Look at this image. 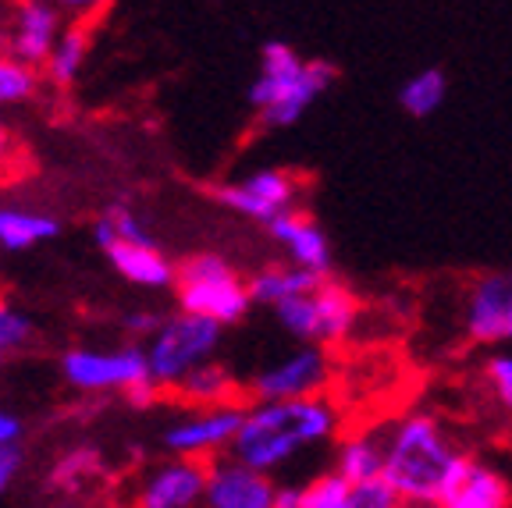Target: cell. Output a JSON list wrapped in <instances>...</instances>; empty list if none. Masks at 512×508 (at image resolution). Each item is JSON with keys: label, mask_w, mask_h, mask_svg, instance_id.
<instances>
[{"label": "cell", "mask_w": 512, "mask_h": 508, "mask_svg": "<svg viewBox=\"0 0 512 508\" xmlns=\"http://www.w3.org/2000/svg\"><path fill=\"white\" fill-rule=\"evenodd\" d=\"M473 455L459 452L434 413H406L384 430V480L406 505H441L466 477Z\"/></svg>", "instance_id": "obj_1"}, {"label": "cell", "mask_w": 512, "mask_h": 508, "mask_svg": "<svg viewBox=\"0 0 512 508\" xmlns=\"http://www.w3.org/2000/svg\"><path fill=\"white\" fill-rule=\"evenodd\" d=\"M342 430V413L328 395L296 398V402H256L246 409V420L232 445V459L260 469L285 466L306 448L328 445Z\"/></svg>", "instance_id": "obj_2"}, {"label": "cell", "mask_w": 512, "mask_h": 508, "mask_svg": "<svg viewBox=\"0 0 512 508\" xmlns=\"http://www.w3.org/2000/svg\"><path fill=\"white\" fill-rule=\"evenodd\" d=\"M175 285L182 313L203 317L217 327L239 324L253 306L249 281H242L232 263L217 253H196L178 263Z\"/></svg>", "instance_id": "obj_3"}, {"label": "cell", "mask_w": 512, "mask_h": 508, "mask_svg": "<svg viewBox=\"0 0 512 508\" xmlns=\"http://www.w3.org/2000/svg\"><path fill=\"white\" fill-rule=\"evenodd\" d=\"M274 317L292 338L324 349V345H335L352 334V327L360 320V299L338 278H324L310 295L278 306Z\"/></svg>", "instance_id": "obj_4"}, {"label": "cell", "mask_w": 512, "mask_h": 508, "mask_svg": "<svg viewBox=\"0 0 512 508\" xmlns=\"http://www.w3.org/2000/svg\"><path fill=\"white\" fill-rule=\"evenodd\" d=\"M217 342H221V327L210 324L192 313H178V317L164 320L160 334L153 338L150 352V377L157 388H175L182 377H189L196 366L210 363Z\"/></svg>", "instance_id": "obj_5"}, {"label": "cell", "mask_w": 512, "mask_h": 508, "mask_svg": "<svg viewBox=\"0 0 512 508\" xmlns=\"http://www.w3.org/2000/svg\"><path fill=\"white\" fill-rule=\"evenodd\" d=\"M61 366H64V377L82 391L125 388L128 398L136 405H150L157 398V384L150 377V359L139 349H121V352L72 349L61 359Z\"/></svg>", "instance_id": "obj_6"}, {"label": "cell", "mask_w": 512, "mask_h": 508, "mask_svg": "<svg viewBox=\"0 0 512 508\" xmlns=\"http://www.w3.org/2000/svg\"><path fill=\"white\" fill-rule=\"evenodd\" d=\"M331 381V356L328 349L303 345L292 356L278 359L274 366L260 370L249 381V398L253 402H296V398L324 395Z\"/></svg>", "instance_id": "obj_7"}, {"label": "cell", "mask_w": 512, "mask_h": 508, "mask_svg": "<svg viewBox=\"0 0 512 508\" xmlns=\"http://www.w3.org/2000/svg\"><path fill=\"white\" fill-rule=\"evenodd\" d=\"M299 192H303V182H299L296 171L267 167V171H256V175L242 178V182L217 185L214 196L221 199L228 210L249 217V221L274 224L281 214L296 210Z\"/></svg>", "instance_id": "obj_8"}, {"label": "cell", "mask_w": 512, "mask_h": 508, "mask_svg": "<svg viewBox=\"0 0 512 508\" xmlns=\"http://www.w3.org/2000/svg\"><path fill=\"white\" fill-rule=\"evenodd\" d=\"M463 327L477 345H512V270L473 278L463 302Z\"/></svg>", "instance_id": "obj_9"}, {"label": "cell", "mask_w": 512, "mask_h": 508, "mask_svg": "<svg viewBox=\"0 0 512 508\" xmlns=\"http://www.w3.org/2000/svg\"><path fill=\"white\" fill-rule=\"evenodd\" d=\"M246 420V409H210V413H192L189 420L175 423L164 434V445L175 459L214 462L221 448H232Z\"/></svg>", "instance_id": "obj_10"}, {"label": "cell", "mask_w": 512, "mask_h": 508, "mask_svg": "<svg viewBox=\"0 0 512 508\" xmlns=\"http://www.w3.org/2000/svg\"><path fill=\"white\" fill-rule=\"evenodd\" d=\"M274 501H278V487L267 473L232 455L210 462L207 494H203L207 508H274Z\"/></svg>", "instance_id": "obj_11"}, {"label": "cell", "mask_w": 512, "mask_h": 508, "mask_svg": "<svg viewBox=\"0 0 512 508\" xmlns=\"http://www.w3.org/2000/svg\"><path fill=\"white\" fill-rule=\"evenodd\" d=\"M210 462L171 459L146 477L136 508H196L207 494Z\"/></svg>", "instance_id": "obj_12"}, {"label": "cell", "mask_w": 512, "mask_h": 508, "mask_svg": "<svg viewBox=\"0 0 512 508\" xmlns=\"http://www.w3.org/2000/svg\"><path fill=\"white\" fill-rule=\"evenodd\" d=\"M164 395H171V402L178 405H189L196 413H210V409H249L246 405L249 388H242L239 377L224 363H214V359L196 366L189 377H182Z\"/></svg>", "instance_id": "obj_13"}, {"label": "cell", "mask_w": 512, "mask_h": 508, "mask_svg": "<svg viewBox=\"0 0 512 508\" xmlns=\"http://www.w3.org/2000/svg\"><path fill=\"white\" fill-rule=\"evenodd\" d=\"M267 228H271L274 242L285 249L292 267L310 270V274H320V278H331V242L306 210H288V214H281Z\"/></svg>", "instance_id": "obj_14"}, {"label": "cell", "mask_w": 512, "mask_h": 508, "mask_svg": "<svg viewBox=\"0 0 512 508\" xmlns=\"http://www.w3.org/2000/svg\"><path fill=\"white\" fill-rule=\"evenodd\" d=\"M61 32V15L50 4L40 0H29V4H18L15 15H11V32H8V50L15 61L22 64H47L50 54L57 47V36Z\"/></svg>", "instance_id": "obj_15"}, {"label": "cell", "mask_w": 512, "mask_h": 508, "mask_svg": "<svg viewBox=\"0 0 512 508\" xmlns=\"http://www.w3.org/2000/svg\"><path fill=\"white\" fill-rule=\"evenodd\" d=\"M306 72V61L281 40L264 43V54H260V75H256L253 89H249V104L264 114L278 104L288 89L296 86L299 75Z\"/></svg>", "instance_id": "obj_16"}, {"label": "cell", "mask_w": 512, "mask_h": 508, "mask_svg": "<svg viewBox=\"0 0 512 508\" xmlns=\"http://www.w3.org/2000/svg\"><path fill=\"white\" fill-rule=\"evenodd\" d=\"M335 79H338V72H335V64H331V61H320V57H317V61H306V72L299 75L296 86L288 89L278 104L271 107V111L260 114V121H264L267 128L296 125V121L303 118V114L310 111L313 104H317L320 96L328 93Z\"/></svg>", "instance_id": "obj_17"}, {"label": "cell", "mask_w": 512, "mask_h": 508, "mask_svg": "<svg viewBox=\"0 0 512 508\" xmlns=\"http://www.w3.org/2000/svg\"><path fill=\"white\" fill-rule=\"evenodd\" d=\"M438 508H512V480L491 462L473 459L459 487Z\"/></svg>", "instance_id": "obj_18"}, {"label": "cell", "mask_w": 512, "mask_h": 508, "mask_svg": "<svg viewBox=\"0 0 512 508\" xmlns=\"http://www.w3.org/2000/svg\"><path fill=\"white\" fill-rule=\"evenodd\" d=\"M335 473L345 477L352 487L370 484L384 477V434L377 430H356L342 437L335 452Z\"/></svg>", "instance_id": "obj_19"}, {"label": "cell", "mask_w": 512, "mask_h": 508, "mask_svg": "<svg viewBox=\"0 0 512 508\" xmlns=\"http://www.w3.org/2000/svg\"><path fill=\"white\" fill-rule=\"evenodd\" d=\"M320 281L324 278L310 274V270H299V267H292V263H274V267L256 270L253 278H249V295H253V302H260V306L278 310L285 302H296V299H303V295H310Z\"/></svg>", "instance_id": "obj_20"}, {"label": "cell", "mask_w": 512, "mask_h": 508, "mask_svg": "<svg viewBox=\"0 0 512 508\" xmlns=\"http://www.w3.org/2000/svg\"><path fill=\"white\" fill-rule=\"evenodd\" d=\"M274 508H356V487L335 469L313 477L310 484H288L278 487Z\"/></svg>", "instance_id": "obj_21"}, {"label": "cell", "mask_w": 512, "mask_h": 508, "mask_svg": "<svg viewBox=\"0 0 512 508\" xmlns=\"http://www.w3.org/2000/svg\"><path fill=\"white\" fill-rule=\"evenodd\" d=\"M111 256L114 270H118L121 278L132 281V285H143V288H164L178 278V267H171L164 256L157 253V246H121L107 249Z\"/></svg>", "instance_id": "obj_22"}, {"label": "cell", "mask_w": 512, "mask_h": 508, "mask_svg": "<svg viewBox=\"0 0 512 508\" xmlns=\"http://www.w3.org/2000/svg\"><path fill=\"white\" fill-rule=\"evenodd\" d=\"M448 96V79L441 68H420L399 89V107L409 118H431Z\"/></svg>", "instance_id": "obj_23"}, {"label": "cell", "mask_w": 512, "mask_h": 508, "mask_svg": "<svg viewBox=\"0 0 512 508\" xmlns=\"http://www.w3.org/2000/svg\"><path fill=\"white\" fill-rule=\"evenodd\" d=\"M89 18H75L68 29L61 32V40H57L54 54H50L47 61V75L57 82V86H68V82H75V75H79L82 61H86V50H89Z\"/></svg>", "instance_id": "obj_24"}, {"label": "cell", "mask_w": 512, "mask_h": 508, "mask_svg": "<svg viewBox=\"0 0 512 508\" xmlns=\"http://www.w3.org/2000/svg\"><path fill=\"white\" fill-rule=\"evenodd\" d=\"M96 480H104V466L89 448H75V452L61 455V462L50 473V484L64 494H89Z\"/></svg>", "instance_id": "obj_25"}, {"label": "cell", "mask_w": 512, "mask_h": 508, "mask_svg": "<svg viewBox=\"0 0 512 508\" xmlns=\"http://www.w3.org/2000/svg\"><path fill=\"white\" fill-rule=\"evenodd\" d=\"M57 235V221L43 214H25V210H0V246L4 249H29L36 242Z\"/></svg>", "instance_id": "obj_26"}, {"label": "cell", "mask_w": 512, "mask_h": 508, "mask_svg": "<svg viewBox=\"0 0 512 508\" xmlns=\"http://www.w3.org/2000/svg\"><path fill=\"white\" fill-rule=\"evenodd\" d=\"M96 242H100V249H114L121 246V242H128V246H153V239L146 235V228L136 221V214L128 207H107L104 214H100V221H96Z\"/></svg>", "instance_id": "obj_27"}, {"label": "cell", "mask_w": 512, "mask_h": 508, "mask_svg": "<svg viewBox=\"0 0 512 508\" xmlns=\"http://www.w3.org/2000/svg\"><path fill=\"white\" fill-rule=\"evenodd\" d=\"M36 93V72L15 57H0V107L29 100Z\"/></svg>", "instance_id": "obj_28"}, {"label": "cell", "mask_w": 512, "mask_h": 508, "mask_svg": "<svg viewBox=\"0 0 512 508\" xmlns=\"http://www.w3.org/2000/svg\"><path fill=\"white\" fill-rule=\"evenodd\" d=\"M484 384L505 413H512V352H495L484 359Z\"/></svg>", "instance_id": "obj_29"}, {"label": "cell", "mask_w": 512, "mask_h": 508, "mask_svg": "<svg viewBox=\"0 0 512 508\" xmlns=\"http://www.w3.org/2000/svg\"><path fill=\"white\" fill-rule=\"evenodd\" d=\"M29 338H32V324L11 306L8 299H0V356L22 349Z\"/></svg>", "instance_id": "obj_30"}, {"label": "cell", "mask_w": 512, "mask_h": 508, "mask_svg": "<svg viewBox=\"0 0 512 508\" xmlns=\"http://www.w3.org/2000/svg\"><path fill=\"white\" fill-rule=\"evenodd\" d=\"M22 171H25V146L18 143L15 132L0 121V185L15 182Z\"/></svg>", "instance_id": "obj_31"}, {"label": "cell", "mask_w": 512, "mask_h": 508, "mask_svg": "<svg viewBox=\"0 0 512 508\" xmlns=\"http://www.w3.org/2000/svg\"><path fill=\"white\" fill-rule=\"evenodd\" d=\"M356 508H406V501L399 498L388 480H370V484L356 487Z\"/></svg>", "instance_id": "obj_32"}, {"label": "cell", "mask_w": 512, "mask_h": 508, "mask_svg": "<svg viewBox=\"0 0 512 508\" xmlns=\"http://www.w3.org/2000/svg\"><path fill=\"white\" fill-rule=\"evenodd\" d=\"M18 466H22V452H18L15 445H8V448H0V491L15 480V473H18Z\"/></svg>", "instance_id": "obj_33"}, {"label": "cell", "mask_w": 512, "mask_h": 508, "mask_svg": "<svg viewBox=\"0 0 512 508\" xmlns=\"http://www.w3.org/2000/svg\"><path fill=\"white\" fill-rule=\"evenodd\" d=\"M125 327L132 334H153V338H157L164 320H160L157 313H132V317H125Z\"/></svg>", "instance_id": "obj_34"}, {"label": "cell", "mask_w": 512, "mask_h": 508, "mask_svg": "<svg viewBox=\"0 0 512 508\" xmlns=\"http://www.w3.org/2000/svg\"><path fill=\"white\" fill-rule=\"evenodd\" d=\"M22 434V427H18V420L11 413H0V448L15 445V437Z\"/></svg>", "instance_id": "obj_35"}, {"label": "cell", "mask_w": 512, "mask_h": 508, "mask_svg": "<svg viewBox=\"0 0 512 508\" xmlns=\"http://www.w3.org/2000/svg\"><path fill=\"white\" fill-rule=\"evenodd\" d=\"M505 448L512 452V427H509V434H505Z\"/></svg>", "instance_id": "obj_36"}, {"label": "cell", "mask_w": 512, "mask_h": 508, "mask_svg": "<svg viewBox=\"0 0 512 508\" xmlns=\"http://www.w3.org/2000/svg\"><path fill=\"white\" fill-rule=\"evenodd\" d=\"M406 508H438V505H406Z\"/></svg>", "instance_id": "obj_37"}]
</instances>
